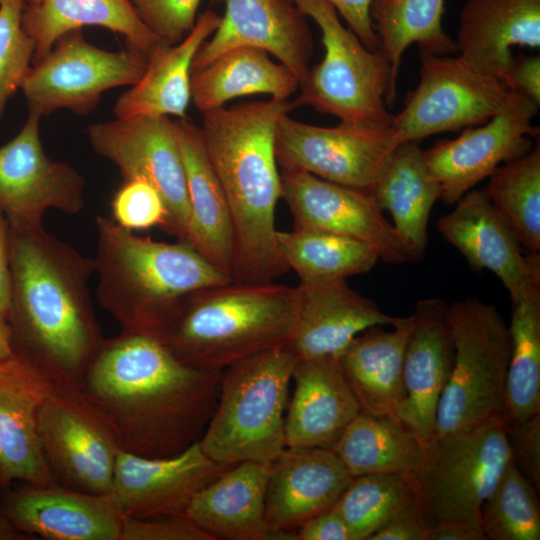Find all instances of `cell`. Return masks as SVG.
<instances>
[{"mask_svg":"<svg viewBox=\"0 0 540 540\" xmlns=\"http://www.w3.org/2000/svg\"><path fill=\"white\" fill-rule=\"evenodd\" d=\"M511 461L538 491L540 489V413L507 427Z\"/></svg>","mask_w":540,"mask_h":540,"instance_id":"bcb514c9","label":"cell"},{"mask_svg":"<svg viewBox=\"0 0 540 540\" xmlns=\"http://www.w3.org/2000/svg\"><path fill=\"white\" fill-rule=\"evenodd\" d=\"M228 467L208 457L199 441L169 457L119 449L111 494L124 517L185 515L193 496Z\"/></svg>","mask_w":540,"mask_h":540,"instance_id":"ac0fdd59","label":"cell"},{"mask_svg":"<svg viewBox=\"0 0 540 540\" xmlns=\"http://www.w3.org/2000/svg\"><path fill=\"white\" fill-rule=\"evenodd\" d=\"M344 18L348 28L370 50H379V41L373 30L370 6L373 0H327Z\"/></svg>","mask_w":540,"mask_h":540,"instance_id":"7dc6e473","label":"cell"},{"mask_svg":"<svg viewBox=\"0 0 540 540\" xmlns=\"http://www.w3.org/2000/svg\"><path fill=\"white\" fill-rule=\"evenodd\" d=\"M276 242L300 283L347 279L370 271L380 260L376 250L362 241L319 230H277Z\"/></svg>","mask_w":540,"mask_h":540,"instance_id":"74e56055","label":"cell"},{"mask_svg":"<svg viewBox=\"0 0 540 540\" xmlns=\"http://www.w3.org/2000/svg\"><path fill=\"white\" fill-rule=\"evenodd\" d=\"M319 27L324 57L299 85L293 107L310 106L340 122L391 125L396 85L380 50L368 49L344 27L327 0H291Z\"/></svg>","mask_w":540,"mask_h":540,"instance_id":"52a82bcc","label":"cell"},{"mask_svg":"<svg viewBox=\"0 0 540 540\" xmlns=\"http://www.w3.org/2000/svg\"><path fill=\"white\" fill-rule=\"evenodd\" d=\"M539 104L526 95L478 127L464 128L454 139L440 140L423 157L441 188V200L455 204L500 165L528 153L539 140L532 125Z\"/></svg>","mask_w":540,"mask_h":540,"instance_id":"9a60e30c","label":"cell"},{"mask_svg":"<svg viewBox=\"0 0 540 540\" xmlns=\"http://www.w3.org/2000/svg\"><path fill=\"white\" fill-rule=\"evenodd\" d=\"M444 0H373L370 18L379 50L391 66L397 84L402 55L413 43L421 53L456 52L454 40L443 30Z\"/></svg>","mask_w":540,"mask_h":540,"instance_id":"d590c367","label":"cell"},{"mask_svg":"<svg viewBox=\"0 0 540 540\" xmlns=\"http://www.w3.org/2000/svg\"><path fill=\"white\" fill-rule=\"evenodd\" d=\"M285 416L289 448H329L360 413V404L335 357L299 359Z\"/></svg>","mask_w":540,"mask_h":540,"instance_id":"484cf974","label":"cell"},{"mask_svg":"<svg viewBox=\"0 0 540 540\" xmlns=\"http://www.w3.org/2000/svg\"><path fill=\"white\" fill-rule=\"evenodd\" d=\"M27 1L0 0V118L32 63L34 41L22 24Z\"/></svg>","mask_w":540,"mask_h":540,"instance_id":"b9f144b4","label":"cell"},{"mask_svg":"<svg viewBox=\"0 0 540 540\" xmlns=\"http://www.w3.org/2000/svg\"><path fill=\"white\" fill-rule=\"evenodd\" d=\"M190 209L185 241L231 278L234 229L229 206L208 159L200 126L188 118L175 121Z\"/></svg>","mask_w":540,"mask_h":540,"instance_id":"f1b7e54d","label":"cell"},{"mask_svg":"<svg viewBox=\"0 0 540 540\" xmlns=\"http://www.w3.org/2000/svg\"><path fill=\"white\" fill-rule=\"evenodd\" d=\"M392 327L387 330L375 325L365 329L337 358L361 411L371 415L394 417L406 397L403 365L411 316L401 317Z\"/></svg>","mask_w":540,"mask_h":540,"instance_id":"4dcf8cb0","label":"cell"},{"mask_svg":"<svg viewBox=\"0 0 540 540\" xmlns=\"http://www.w3.org/2000/svg\"><path fill=\"white\" fill-rule=\"evenodd\" d=\"M87 134L93 150L116 165L124 181L141 178L158 190L168 210L164 231L185 241L190 209L175 121L116 118L90 125Z\"/></svg>","mask_w":540,"mask_h":540,"instance_id":"5bb4252c","label":"cell"},{"mask_svg":"<svg viewBox=\"0 0 540 540\" xmlns=\"http://www.w3.org/2000/svg\"><path fill=\"white\" fill-rule=\"evenodd\" d=\"M427 540H486L480 525L461 520H443L428 531Z\"/></svg>","mask_w":540,"mask_h":540,"instance_id":"f5cc1de1","label":"cell"},{"mask_svg":"<svg viewBox=\"0 0 540 540\" xmlns=\"http://www.w3.org/2000/svg\"><path fill=\"white\" fill-rule=\"evenodd\" d=\"M506 84L511 90L530 97L540 105V57H513Z\"/></svg>","mask_w":540,"mask_h":540,"instance_id":"f907efd6","label":"cell"},{"mask_svg":"<svg viewBox=\"0 0 540 540\" xmlns=\"http://www.w3.org/2000/svg\"><path fill=\"white\" fill-rule=\"evenodd\" d=\"M146 66V55L129 48H98L77 29L59 37L49 53L30 66L20 89L28 112L40 117L59 109L86 115L105 91L136 84Z\"/></svg>","mask_w":540,"mask_h":540,"instance_id":"7c38bea8","label":"cell"},{"mask_svg":"<svg viewBox=\"0 0 540 540\" xmlns=\"http://www.w3.org/2000/svg\"><path fill=\"white\" fill-rule=\"evenodd\" d=\"M52 379L16 354L0 361V491L15 481L57 484L43 453L38 418Z\"/></svg>","mask_w":540,"mask_h":540,"instance_id":"7402d4cb","label":"cell"},{"mask_svg":"<svg viewBox=\"0 0 540 540\" xmlns=\"http://www.w3.org/2000/svg\"><path fill=\"white\" fill-rule=\"evenodd\" d=\"M271 463L229 466L192 498L185 516L213 539H275L265 516Z\"/></svg>","mask_w":540,"mask_h":540,"instance_id":"83f0119b","label":"cell"},{"mask_svg":"<svg viewBox=\"0 0 540 540\" xmlns=\"http://www.w3.org/2000/svg\"><path fill=\"white\" fill-rule=\"evenodd\" d=\"M296 362L290 347L282 345L222 370L218 401L199 440L208 457L231 466L245 461L272 463L282 454Z\"/></svg>","mask_w":540,"mask_h":540,"instance_id":"8992f818","label":"cell"},{"mask_svg":"<svg viewBox=\"0 0 540 540\" xmlns=\"http://www.w3.org/2000/svg\"><path fill=\"white\" fill-rule=\"evenodd\" d=\"M202 0H131L147 28L161 41L175 44L193 28Z\"/></svg>","mask_w":540,"mask_h":540,"instance_id":"ee69618b","label":"cell"},{"mask_svg":"<svg viewBox=\"0 0 540 540\" xmlns=\"http://www.w3.org/2000/svg\"><path fill=\"white\" fill-rule=\"evenodd\" d=\"M119 540H214L185 515L124 517Z\"/></svg>","mask_w":540,"mask_h":540,"instance_id":"f6af8a7d","label":"cell"},{"mask_svg":"<svg viewBox=\"0 0 540 540\" xmlns=\"http://www.w3.org/2000/svg\"><path fill=\"white\" fill-rule=\"evenodd\" d=\"M372 193L379 208L391 214L410 261H421L427 247L429 217L441 199V188L428 170L419 142H401L394 149Z\"/></svg>","mask_w":540,"mask_h":540,"instance_id":"1f68e13d","label":"cell"},{"mask_svg":"<svg viewBox=\"0 0 540 540\" xmlns=\"http://www.w3.org/2000/svg\"><path fill=\"white\" fill-rule=\"evenodd\" d=\"M523 94L459 55L421 53L420 81L392 117L400 142L483 124Z\"/></svg>","mask_w":540,"mask_h":540,"instance_id":"30bf717a","label":"cell"},{"mask_svg":"<svg viewBox=\"0 0 540 540\" xmlns=\"http://www.w3.org/2000/svg\"><path fill=\"white\" fill-rule=\"evenodd\" d=\"M292 109L288 100L270 99L203 113V144L234 229L232 281L274 282L289 270L276 242L281 182L275 133L280 118Z\"/></svg>","mask_w":540,"mask_h":540,"instance_id":"3957f363","label":"cell"},{"mask_svg":"<svg viewBox=\"0 0 540 540\" xmlns=\"http://www.w3.org/2000/svg\"><path fill=\"white\" fill-rule=\"evenodd\" d=\"M13 354L11 331L7 319L0 313V361Z\"/></svg>","mask_w":540,"mask_h":540,"instance_id":"11a10c76","label":"cell"},{"mask_svg":"<svg viewBox=\"0 0 540 540\" xmlns=\"http://www.w3.org/2000/svg\"><path fill=\"white\" fill-rule=\"evenodd\" d=\"M221 374L183 363L155 337L120 333L105 339L80 388L108 421L120 449L169 457L201 439Z\"/></svg>","mask_w":540,"mask_h":540,"instance_id":"6da1fadb","label":"cell"},{"mask_svg":"<svg viewBox=\"0 0 540 540\" xmlns=\"http://www.w3.org/2000/svg\"><path fill=\"white\" fill-rule=\"evenodd\" d=\"M13 353L76 385L105 338L89 291L94 259L45 230L9 224Z\"/></svg>","mask_w":540,"mask_h":540,"instance_id":"7a4b0ae2","label":"cell"},{"mask_svg":"<svg viewBox=\"0 0 540 540\" xmlns=\"http://www.w3.org/2000/svg\"><path fill=\"white\" fill-rule=\"evenodd\" d=\"M353 476L329 448H289L271 463L266 520L275 539H296L307 520L330 509Z\"/></svg>","mask_w":540,"mask_h":540,"instance_id":"cb8c5ba5","label":"cell"},{"mask_svg":"<svg viewBox=\"0 0 540 540\" xmlns=\"http://www.w3.org/2000/svg\"><path fill=\"white\" fill-rule=\"evenodd\" d=\"M449 320L454 360L433 438L503 419L504 412L511 352L508 324L495 305L477 297L449 304Z\"/></svg>","mask_w":540,"mask_h":540,"instance_id":"ba28073f","label":"cell"},{"mask_svg":"<svg viewBox=\"0 0 540 540\" xmlns=\"http://www.w3.org/2000/svg\"><path fill=\"white\" fill-rule=\"evenodd\" d=\"M535 487L510 461L480 508L486 540H539L540 505Z\"/></svg>","mask_w":540,"mask_h":540,"instance_id":"60d3db41","label":"cell"},{"mask_svg":"<svg viewBox=\"0 0 540 540\" xmlns=\"http://www.w3.org/2000/svg\"><path fill=\"white\" fill-rule=\"evenodd\" d=\"M10 240L9 223L0 208V313L7 319L10 308Z\"/></svg>","mask_w":540,"mask_h":540,"instance_id":"816d5d0a","label":"cell"},{"mask_svg":"<svg viewBox=\"0 0 540 540\" xmlns=\"http://www.w3.org/2000/svg\"><path fill=\"white\" fill-rule=\"evenodd\" d=\"M0 510L28 536L49 540H119L124 516L113 495L59 484L1 491Z\"/></svg>","mask_w":540,"mask_h":540,"instance_id":"603a6c76","label":"cell"},{"mask_svg":"<svg viewBox=\"0 0 540 540\" xmlns=\"http://www.w3.org/2000/svg\"><path fill=\"white\" fill-rule=\"evenodd\" d=\"M400 143L392 124L340 122L320 127L285 114L277 124L275 154L281 169H300L333 183L372 191Z\"/></svg>","mask_w":540,"mask_h":540,"instance_id":"4fadbf2b","label":"cell"},{"mask_svg":"<svg viewBox=\"0 0 540 540\" xmlns=\"http://www.w3.org/2000/svg\"><path fill=\"white\" fill-rule=\"evenodd\" d=\"M511 304V352L503 412L507 427L540 413V284Z\"/></svg>","mask_w":540,"mask_h":540,"instance_id":"8d00e7d4","label":"cell"},{"mask_svg":"<svg viewBox=\"0 0 540 540\" xmlns=\"http://www.w3.org/2000/svg\"><path fill=\"white\" fill-rule=\"evenodd\" d=\"M296 323L288 343L297 360L335 357L365 329L398 323L347 279L299 283Z\"/></svg>","mask_w":540,"mask_h":540,"instance_id":"d4e9b609","label":"cell"},{"mask_svg":"<svg viewBox=\"0 0 540 540\" xmlns=\"http://www.w3.org/2000/svg\"><path fill=\"white\" fill-rule=\"evenodd\" d=\"M417 503L407 474H366L352 478L331 507L354 540H368L387 522Z\"/></svg>","mask_w":540,"mask_h":540,"instance_id":"ab89813d","label":"cell"},{"mask_svg":"<svg viewBox=\"0 0 540 540\" xmlns=\"http://www.w3.org/2000/svg\"><path fill=\"white\" fill-rule=\"evenodd\" d=\"M410 316L403 365L406 397L394 417L426 444L434 437L439 400L453 367L449 304L439 297L420 299Z\"/></svg>","mask_w":540,"mask_h":540,"instance_id":"44dd1931","label":"cell"},{"mask_svg":"<svg viewBox=\"0 0 540 540\" xmlns=\"http://www.w3.org/2000/svg\"><path fill=\"white\" fill-rule=\"evenodd\" d=\"M225 12L212 37L197 51L192 71L221 54L252 47L273 55L298 80H305L313 54L306 16L291 0H221Z\"/></svg>","mask_w":540,"mask_h":540,"instance_id":"d6986e66","label":"cell"},{"mask_svg":"<svg viewBox=\"0 0 540 540\" xmlns=\"http://www.w3.org/2000/svg\"><path fill=\"white\" fill-rule=\"evenodd\" d=\"M425 443L393 416L360 413L331 447L350 474H407L421 462Z\"/></svg>","mask_w":540,"mask_h":540,"instance_id":"e575fe53","label":"cell"},{"mask_svg":"<svg viewBox=\"0 0 540 540\" xmlns=\"http://www.w3.org/2000/svg\"><path fill=\"white\" fill-rule=\"evenodd\" d=\"M112 220L128 230L160 226L168 219L166 204L158 190L141 178L124 181L111 202Z\"/></svg>","mask_w":540,"mask_h":540,"instance_id":"7bdbcfd3","label":"cell"},{"mask_svg":"<svg viewBox=\"0 0 540 540\" xmlns=\"http://www.w3.org/2000/svg\"><path fill=\"white\" fill-rule=\"evenodd\" d=\"M492 205L528 253H540V143L500 165L485 189Z\"/></svg>","mask_w":540,"mask_h":540,"instance_id":"f35d334b","label":"cell"},{"mask_svg":"<svg viewBox=\"0 0 540 540\" xmlns=\"http://www.w3.org/2000/svg\"><path fill=\"white\" fill-rule=\"evenodd\" d=\"M296 315V287L230 281L184 297L158 339L183 363L222 371L258 352L288 345Z\"/></svg>","mask_w":540,"mask_h":540,"instance_id":"5b68a950","label":"cell"},{"mask_svg":"<svg viewBox=\"0 0 540 540\" xmlns=\"http://www.w3.org/2000/svg\"><path fill=\"white\" fill-rule=\"evenodd\" d=\"M510 461L503 419L426 443L407 476L429 529L443 520L480 525V508Z\"/></svg>","mask_w":540,"mask_h":540,"instance_id":"9c48e42d","label":"cell"},{"mask_svg":"<svg viewBox=\"0 0 540 540\" xmlns=\"http://www.w3.org/2000/svg\"><path fill=\"white\" fill-rule=\"evenodd\" d=\"M436 228L473 271L495 274L515 300L540 284V253H521L519 243L492 205L485 189H471Z\"/></svg>","mask_w":540,"mask_h":540,"instance_id":"ffe728a7","label":"cell"},{"mask_svg":"<svg viewBox=\"0 0 540 540\" xmlns=\"http://www.w3.org/2000/svg\"><path fill=\"white\" fill-rule=\"evenodd\" d=\"M281 198L294 229H312L362 241L388 264L410 261L399 234L383 215L372 191L319 178L300 169H282Z\"/></svg>","mask_w":540,"mask_h":540,"instance_id":"2e32d148","label":"cell"},{"mask_svg":"<svg viewBox=\"0 0 540 540\" xmlns=\"http://www.w3.org/2000/svg\"><path fill=\"white\" fill-rule=\"evenodd\" d=\"M22 24L34 41L32 64L43 59L59 37L83 26L122 35L127 48L144 55L160 41L137 15L131 0H37L26 4Z\"/></svg>","mask_w":540,"mask_h":540,"instance_id":"d6a6232c","label":"cell"},{"mask_svg":"<svg viewBox=\"0 0 540 540\" xmlns=\"http://www.w3.org/2000/svg\"><path fill=\"white\" fill-rule=\"evenodd\" d=\"M220 20L217 13L208 10L197 18L193 28L178 43L160 40L147 55L146 70L141 79L115 102L116 118L171 115L187 118L194 57Z\"/></svg>","mask_w":540,"mask_h":540,"instance_id":"f546056e","label":"cell"},{"mask_svg":"<svg viewBox=\"0 0 540 540\" xmlns=\"http://www.w3.org/2000/svg\"><path fill=\"white\" fill-rule=\"evenodd\" d=\"M37 0H28L27 2L28 3H33V2H36Z\"/></svg>","mask_w":540,"mask_h":540,"instance_id":"9f6ffc18","label":"cell"},{"mask_svg":"<svg viewBox=\"0 0 540 540\" xmlns=\"http://www.w3.org/2000/svg\"><path fill=\"white\" fill-rule=\"evenodd\" d=\"M30 537L20 531L10 518L0 510V540H27Z\"/></svg>","mask_w":540,"mask_h":540,"instance_id":"db71d44e","label":"cell"},{"mask_svg":"<svg viewBox=\"0 0 540 540\" xmlns=\"http://www.w3.org/2000/svg\"><path fill=\"white\" fill-rule=\"evenodd\" d=\"M295 534L296 540H354L346 523L332 508L307 520Z\"/></svg>","mask_w":540,"mask_h":540,"instance_id":"681fc988","label":"cell"},{"mask_svg":"<svg viewBox=\"0 0 540 540\" xmlns=\"http://www.w3.org/2000/svg\"><path fill=\"white\" fill-rule=\"evenodd\" d=\"M40 118L28 112L19 133L0 146V208L12 225L43 224L49 209L76 215L85 204L84 177L46 155Z\"/></svg>","mask_w":540,"mask_h":540,"instance_id":"e0dca14e","label":"cell"},{"mask_svg":"<svg viewBox=\"0 0 540 540\" xmlns=\"http://www.w3.org/2000/svg\"><path fill=\"white\" fill-rule=\"evenodd\" d=\"M96 296L125 334L158 339L188 294L232 279L187 241L159 242L98 215Z\"/></svg>","mask_w":540,"mask_h":540,"instance_id":"277c9868","label":"cell"},{"mask_svg":"<svg viewBox=\"0 0 540 540\" xmlns=\"http://www.w3.org/2000/svg\"><path fill=\"white\" fill-rule=\"evenodd\" d=\"M39 437L57 484L110 494L117 453L116 436L79 385L52 380L39 411Z\"/></svg>","mask_w":540,"mask_h":540,"instance_id":"8fae6325","label":"cell"},{"mask_svg":"<svg viewBox=\"0 0 540 540\" xmlns=\"http://www.w3.org/2000/svg\"><path fill=\"white\" fill-rule=\"evenodd\" d=\"M298 89V80L285 66L252 47L231 49L191 72V100L202 113L241 96L265 94L288 100Z\"/></svg>","mask_w":540,"mask_h":540,"instance_id":"836d02e7","label":"cell"},{"mask_svg":"<svg viewBox=\"0 0 540 540\" xmlns=\"http://www.w3.org/2000/svg\"><path fill=\"white\" fill-rule=\"evenodd\" d=\"M454 43L460 57L506 83L512 47H540V0H466Z\"/></svg>","mask_w":540,"mask_h":540,"instance_id":"4316f807","label":"cell"},{"mask_svg":"<svg viewBox=\"0 0 540 540\" xmlns=\"http://www.w3.org/2000/svg\"><path fill=\"white\" fill-rule=\"evenodd\" d=\"M428 531L429 527L416 503L387 522L368 540H427Z\"/></svg>","mask_w":540,"mask_h":540,"instance_id":"c3c4849f","label":"cell"}]
</instances>
